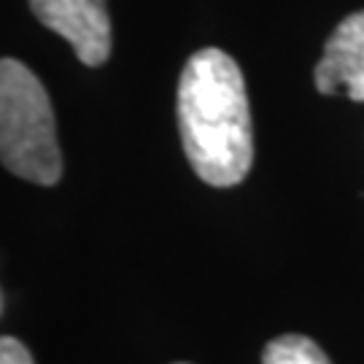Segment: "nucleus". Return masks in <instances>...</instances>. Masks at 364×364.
Here are the masks:
<instances>
[{"instance_id": "obj_1", "label": "nucleus", "mask_w": 364, "mask_h": 364, "mask_svg": "<svg viewBox=\"0 0 364 364\" xmlns=\"http://www.w3.org/2000/svg\"><path fill=\"white\" fill-rule=\"evenodd\" d=\"M178 127L189 165L210 186H235L254 165L243 73L221 49H200L178 78Z\"/></svg>"}, {"instance_id": "obj_2", "label": "nucleus", "mask_w": 364, "mask_h": 364, "mask_svg": "<svg viewBox=\"0 0 364 364\" xmlns=\"http://www.w3.org/2000/svg\"><path fill=\"white\" fill-rule=\"evenodd\" d=\"M0 156L3 168L38 186L63 178V154L49 95L19 60L0 63Z\"/></svg>"}, {"instance_id": "obj_3", "label": "nucleus", "mask_w": 364, "mask_h": 364, "mask_svg": "<svg viewBox=\"0 0 364 364\" xmlns=\"http://www.w3.org/2000/svg\"><path fill=\"white\" fill-rule=\"evenodd\" d=\"M30 9L43 27L73 46L90 68H100L111 54V19L105 0H30Z\"/></svg>"}, {"instance_id": "obj_4", "label": "nucleus", "mask_w": 364, "mask_h": 364, "mask_svg": "<svg viewBox=\"0 0 364 364\" xmlns=\"http://www.w3.org/2000/svg\"><path fill=\"white\" fill-rule=\"evenodd\" d=\"M313 78L321 95L346 92L353 103H364V11L348 14L335 27Z\"/></svg>"}, {"instance_id": "obj_5", "label": "nucleus", "mask_w": 364, "mask_h": 364, "mask_svg": "<svg viewBox=\"0 0 364 364\" xmlns=\"http://www.w3.org/2000/svg\"><path fill=\"white\" fill-rule=\"evenodd\" d=\"M262 364H332L318 343L305 335H281L267 343Z\"/></svg>"}, {"instance_id": "obj_6", "label": "nucleus", "mask_w": 364, "mask_h": 364, "mask_svg": "<svg viewBox=\"0 0 364 364\" xmlns=\"http://www.w3.org/2000/svg\"><path fill=\"white\" fill-rule=\"evenodd\" d=\"M0 364H36L33 356L27 351L25 346L16 338H6L0 340Z\"/></svg>"}, {"instance_id": "obj_7", "label": "nucleus", "mask_w": 364, "mask_h": 364, "mask_svg": "<svg viewBox=\"0 0 364 364\" xmlns=\"http://www.w3.org/2000/svg\"><path fill=\"white\" fill-rule=\"evenodd\" d=\"M178 364H183V362H178Z\"/></svg>"}]
</instances>
